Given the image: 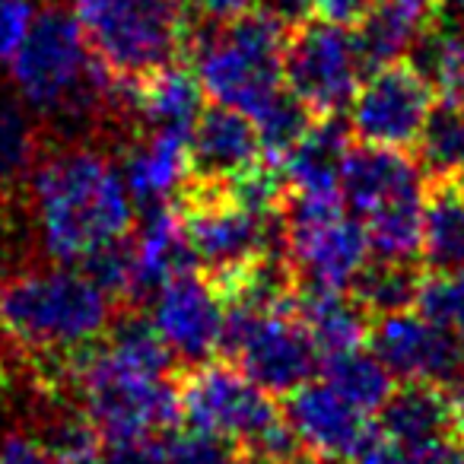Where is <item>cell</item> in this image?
Masks as SVG:
<instances>
[{
  "label": "cell",
  "mask_w": 464,
  "mask_h": 464,
  "mask_svg": "<svg viewBox=\"0 0 464 464\" xmlns=\"http://www.w3.org/2000/svg\"><path fill=\"white\" fill-rule=\"evenodd\" d=\"M451 436L464 449V385L458 388V394L451 398Z\"/></svg>",
  "instance_id": "42"
},
{
  "label": "cell",
  "mask_w": 464,
  "mask_h": 464,
  "mask_svg": "<svg viewBox=\"0 0 464 464\" xmlns=\"http://www.w3.org/2000/svg\"><path fill=\"white\" fill-rule=\"evenodd\" d=\"M293 312L309 331L318 353H343V350L366 347L372 315L360 305L350 290H322V286H296Z\"/></svg>",
  "instance_id": "23"
},
{
  "label": "cell",
  "mask_w": 464,
  "mask_h": 464,
  "mask_svg": "<svg viewBox=\"0 0 464 464\" xmlns=\"http://www.w3.org/2000/svg\"><path fill=\"white\" fill-rule=\"evenodd\" d=\"M61 382L77 394V407L96 426L102 442L166 436L181 420L179 385L172 375L140 372L118 360L105 343L80 353Z\"/></svg>",
  "instance_id": "6"
},
{
  "label": "cell",
  "mask_w": 464,
  "mask_h": 464,
  "mask_svg": "<svg viewBox=\"0 0 464 464\" xmlns=\"http://www.w3.org/2000/svg\"><path fill=\"white\" fill-rule=\"evenodd\" d=\"M284 417L303 451L324 461H350L360 442L369 436V420L356 411L328 382H305L286 394Z\"/></svg>",
  "instance_id": "16"
},
{
  "label": "cell",
  "mask_w": 464,
  "mask_h": 464,
  "mask_svg": "<svg viewBox=\"0 0 464 464\" xmlns=\"http://www.w3.org/2000/svg\"><path fill=\"white\" fill-rule=\"evenodd\" d=\"M280 464H328V461L318 455H309V451H296V455L286 458V461H280Z\"/></svg>",
  "instance_id": "44"
},
{
  "label": "cell",
  "mask_w": 464,
  "mask_h": 464,
  "mask_svg": "<svg viewBox=\"0 0 464 464\" xmlns=\"http://www.w3.org/2000/svg\"><path fill=\"white\" fill-rule=\"evenodd\" d=\"M96 61L118 80H140L181 61L191 45V0H71Z\"/></svg>",
  "instance_id": "7"
},
{
  "label": "cell",
  "mask_w": 464,
  "mask_h": 464,
  "mask_svg": "<svg viewBox=\"0 0 464 464\" xmlns=\"http://www.w3.org/2000/svg\"><path fill=\"white\" fill-rule=\"evenodd\" d=\"M413 309L464 343V271H430L420 284Z\"/></svg>",
  "instance_id": "32"
},
{
  "label": "cell",
  "mask_w": 464,
  "mask_h": 464,
  "mask_svg": "<svg viewBox=\"0 0 464 464\" xmlns=\"http://www.w3.org/2000/svg\"><path fill=\"white\" fill-rule=\"evenodd\" d=\"M436 105V90L411 61L375 67L362 77L350 102V130L360 143L392 150H413L423 134V124Z\"/></svg>",
  "instance_id": "12"
},
{
  "label": "cell",
  "mask_w": 464,
  "mask_h": 464,
  "mask_svg": "<svg viewBox=\"0 0 464 464\" xmlns=\"http://www.w3.org/2000/svg\"><path fill=\"white\" fill-rule=\"evenodd\" d=\"M290 33L258 7L198 29L191 35V54L204 96L255 121L286 90L284 52Z\"/></svg>",
  "instance_id": "4"
},
{
  "label": "cell",
  "mask_w": 464,
  "mask_h": 464,
  "mask_svg": "<svg viewBox=\"0 0 464 464\" xmlns=\"http://www.w3.org/2000/svg\"><path fill=\"white\" fill-rule=\"evenodd\" d=\"M439 14L436 0H372V7L350 26L366 73L404 61Z\"/></svg>",
  "instance_id": "20"
},
{
  "label": "cell",
  "mask_w": 464,
  "mask_h": 464,
  "mask_svg": "<svg viewBox=\"0 0 464 464\" xmlns=\"http://www.w3.org/2000/svg\"><path fill=\"white\" fill-rule=\"evenodd\" d=\"M179 404L188 430L239 445L258 464H280L303 451L274 394L255 385L229 360L188 369L179 385Z\"/></svg>",
  "instance_id": "5"
},
{
  "label": "cell",
  "mask_w": 464,
  "mask_h": 464,
  "mask_svg": "<svg viewBox=\"0 0 464 464\" xmlns=\"http://www.w3.org/2000/svg\"><path fill=\"white\" fill-rule=\"evenodd\" d=\"M118 166L134 204H172L191 181V130L143 128L124 147Z\"/></svg>",
  "instance_id": "17"
},
{
  "label": "cell",
  "mask_w": 464,
  "mask_h": 464,
  "mask_svg": "<svg viewBox=\"0 0 464 464\" xmlns=\"http://www.w3.org/2000/svg\"><path fill=\"white\" fill-rule=\"evenodd\" d=\"M322 379L328 382L334 392H341L356 411L379 413L382 404L392 398L394 375L382 366V360L369 347L343 350V353H331L322 360Z\"/></svg>",
  "instance_id": "27"
},
{
  "label": "cell",
  "mask_w": 464,
  "mask_h": 464,
  "mask_svg": "<svg viewBox=\"0 0 464 464\" xmlns=\"http://www.w3.org/2000/svg\"><path fill=\"white\" fill-rule=\"evenodd\" d=\"M366 67L350 26L309 20L286 39L284 83L312 115H341L350 109Z\"/></svg>",
  "instance_id": "11"
},
{
  "label": "cell",
  "mask_w": 464,
  "mask_h": 464,
  "mask_svg": "<svg viewBox=\"0 0 464 464\" xmlns=\"http://www.w3.org/2000/svg\"><path fill=\"white\" fill-rule=\"evenodd\" d=\"M417 160L430 179L464 185V102L439 99L417 140Z\"/></svg>",
  "instance_id": "28"
},
{
  "label": "cell",
  "mask_w": 464,
  "mask_h": 464,
  "mask_svg": "<svg viewBox=\"0 0 464 464\" xmlns=\"http://www.w3.org/2000/svg\"><path fill=\"white\" fill-rule=\"evenodd\" d=\"M286 261L296 286L350 290L372 258L362 219L343 207L341 194H286Z\"/></svg>",
  "instance_id": "9"
},
{
  "label": "cell",
  "mask_w": 464,
  "mask_h": 464,
  "mask_svg": "<svg viewBox=\"0 0 464 464\" xmlns=\"http://www.w3.org/2000/svg\"><path fill=\"white\" fill-rule=\"evenodd\" d=\"M150 322L175 362L194 369L210 362L223 347L226 303L210 277L191 267L150 296Z\"/></svg>",
  "instance_id": "13"
},
{
  "label": "cell",
  "mask_w": 464,
  "mask_h": 464,
  "mask_svg": "<svg viewBox=\"0 0 464 464\" xmlns=\"http://www.w3.org/2000/svg\"><path fill=\"white\" fill-rule=\"evenodd\" d=\"M0 464H67L39 432H10L0 439Z\"/></svg>",
  "instance_id": "35"
},
{
  "label": "cell",
  "mask_w": 464,
  "mask_h": 464,
  "mask_svg": "<svg viewBox=\"0 0 464 464\" xmlns=\"http://www.w3.org/2000/svg\"><path fill=\"white\" fill-rule=\"evenodd\" d=\"M267 160L258 128L248 115L226 105L200 109L191 124V181L223 185Z\"/></svg>",
  "instance_id": "18"
},
{
  "label": "cell",
  "mask_w": 464,
  "mask_h": 464,
  "mask_svg": "<svg viewBox=\"0 0 464 464\" xmlns=\"http://www.w3.org/2000/svg\"><path fill=\"white\" fill-rule=\"evenodd\" d=\"M26 191L42 252L58 265H83L134 229V198L121 166L90 143L42 153Z\"/></svg>",
  "instance_id": "1"
},
{
  "label": "cell",
  "mask_w": 464,
  "mask_h": 464,
  "mask_svg": "<svg viewBox=\"0 0 464 464\" xmlns=\"http://www.w3.org/2000/svg\"><path fill=\"white\" fill-rule=\"evenodd\" d=\"M118 305L77 265H35L14 274L4 286L0 328L20 353L48 369L58 385L80 353L102 343Z\"/></svg>",
  "instance_id": "3"
},
{
  "label": "cell",
  "mask_w": 464,
  "mask_h": 464,
  "mask_svg": "<svg viewBox=\"0 0 464 464\" xmlns=\"http://www.w3.org/2000/svg\"><path fill=\"white\" fill-rule=\"evenodd\" d=\"M366 347L394 375V382H430L442 388L464 385V343L426 322L417 309L375 315Z\"/></svg>",
  "instance_id": "14"
},
{
  "label": "cell",
  "mask_w": 464,
  "mask_h": 464,
  "mask_svg": "<svg viewBox=\"0 0 464 464\" xmlns=\"http://www.w3.org/2000/svg\"><path fill=\"white\" fill-rule=\"evenodd\" d=\"M439 10H445V16H464V0H436Z\"/></svg>",
  "instance_id": "43"
},
{
  "label": "cell",
  "mask_w": 464,
  "mask_h": 464,
  "mask_svg": "<svg viewBox=\"0 0 464 464\" xmlns=\"http://www.w3.org/2000/svg\"><path fill=\"white\" fill-rule=\"evenodd\" d=\"M461 102H464V99H461Z\"/></svg>",
  "instance_id": "48"
},
{
  "label": "cell",
  "mask_w": 464,
  "mask_h": 464,
  "mask_svg": "<svg viewBox=\"0 0 464 464\" xmlns=\"http://www.w3.org/2000/svg\"><path fill=\"white\" fill-rule=\"evenodd\" d=\"M4 286H7V280H4V271H0V305H4Z\"/></svg>",
  "instance_id": "47"
},
{
  "label": "cell",
  "mask_w": 464,
  "mask_h": 464,
  "mask_svg": "<svg viewBox=\"0 0 464 464\" xmlns=\"http://www.w3.org/2000/svg\"><path fill=\"white\" fill-rule=\"evenodd\" d=\"M369 7L372 0H315V16L337 26H353Z\"/></svg>",
  "instance_id": "39"
},
{
  "label": "cell",
  "mask_w": 464,
  "mask_h": 464,
  "mask_svg": "<svg viewBox=\"0 0 464 464\" xmlns=\"http://www.w3.org/2000/svg\"><path fill=\"white\" fill-rule=\"evenodd\" d=\"M350 464H407V451L398 442H392L379 426H372L360 449L350 455Z\"/></svg>",
  "instance_id": "37"
},
{
  "label": "cell",
  "mask_w": 464,
  "mask_h": 464,
  "mask_svg": "<svg viewBox=\"0 0 464 464\" xmlns=\"http://www.w3.org/2000/svg\"><path fill=\"white\" fill-rule=\"evenodd\" d=\"M423 200L388 207V210L362 219L372 258H382V261H417L420 258V242H423Z\"/></svg>",
  "instance_id": "30"
},
{
  "label": "cell",
  "mask_w": 464,
  "mask_h": 464,
  "mask_svg": "<svg viewBox=\"0 0 464 464\" xmlns=\"http://www.w3.org/2000/svg\"><path fill=\"white\" fill-rule=\"evenodd\" d=\"M420 258L430 271H464V185L432 179L423 200Z\"/></svg>",
  "instance_id": "25"
},
{
  "label": "cell",
  "mask_w": 464,
  "mask_h": 464,
  "mask_svg": "<svg viewBox=\"0 0 464 464\" xmlns=\"http://www.w3.org/2000/svg\"><path fill=\"white\" fill-rule=\"evenodd\" d=\"M255 7L271 14L286 29H296L315 16V0H255Z\"/></svg>",
  "instance_id": "38"
},
{
  "label": "cell",
  "mask_w": 464,
  "mask_h": 464,
  "mask_svg": "<svg viewBox=\"0 0 464 464\" xmlns=\"http://www.w3.org/2000/svg\"><path fill=\"white\" fill-rule=\"evenodd\" d=\"M166 449H169V464H258L239 445L198 430L169 432Z\"/></svg>",
  "instance_id": "33"
},
{
  "label": "cell",
  "mask_w": 464,
  "mask_h": 464,
  "mask_svg": "<svg viewBox=\"0 0 464 464\" xmlns=\"http://www.w3.org/2000/svg\"><path fill=\"white\" fill-rule=\"evenodd\" d=\"M350 124L341 115H318L299 143L277 162L293 194H341V166L350 153Z\"/></svg>",
  "instance_id": "22"
},
{
  "label": "cell",
  "mask_w": 464,
  "mask_h": 464,
  "mask_svg": "<svg viewBox=\"0 0 464 464\" xmlns=\"http://www.w3.org/2000/svg\"><path fill=\"white\" fill-rule=\"evenodd\" d=\"M379 430L404 451L451 436V398L442 385L401 382L379 411Z\"/></svg>",
  "instance_id": "24"
},
{
  "label": "cell",
  "mask_w": 464,
  "mask_h": 464,
  "mask_svg": "<svg viewBox=\"0 0 464 464\" xmlns=\"http://www.w3.org/2000/svg\"><path fill=\"white\" fill-rule=\"evenodd\" d=\"M96 464H169L166 436L128 439V442H105Z\"/></svg>",
  "instance_id": "34"
},
{
  "label": "cell",
  "mask_w": 464,
  "mask_h": 464,
  "mask_svg": "<svg viewBox=\"0 0 464 464\" xmlns=\"http://www.w3.org/2000/svg\"><path fill=\"white\" fill-rule=\"evenodd\" d=\"M451 23H455V29H458V35H461V42H464V16H449Z\"/></svg>",
  "instance_id": "46"
},
{
  "label": "cell",
  "mask_w": 464,
  "mask_h": 464,
  "mask_svg": "<svg viewBox=\"0 0 464 464\" xmlns=\"http://www.w3.org/2000/svg\"><path fill=\"white\" fill-rule=\"evenodd\" d=\"M42 153L39 115L23 99L0 96V194L26 188Z\"/></svg>",
  "instance_id": "26"
},
{
  "label": "cell",
  "mask_w": 464,
  "mask_h": 464,
  "mask_svg": "<svg viewBox=\"0 0 464 464\" xmlns=\"http://www.w3.org/2000/svg\"><path fill=\"white\" fill-rule=\"evenodd\" d=\"M191 7H198L207 16V23H226L248 14L255 7V0H191Z\"/></svg>",
  "instance_id": "41"
},
{
  "label": "cell",
  "mask_w": 464,
  "mask_h": 464,
  "mask_svg": "<svg viewBox=\"0 0 464 464\" xmlns=\"http://www.w3.org/2000/svg\"><path fill=\"white\" fill-rule=\"evenodd\" d=\"M219 353L258 388L280 398L312 382L322 369V353L293 309H252L242 303H226Z\"/></svg>",
  "instance_id": "10"
},
{
  "label": "cell",
  "mask_w": 464,
  "mask_h": 464,
  "mask_svg": "<svg viewBox=\"0 0 464 464\" xmlns=\"http://www.w3.org/2000/svg\"><path fill=\"white\" fill-rule=\"evenodd\" d=\"M14 96L39 118L99 128L128 115V80L109 73L92 54L71 7L35 10L26 39L7 61Z\"/></svg>",
  "instance_id": "2"
},
{
  "label": "cell",
  "mask_w": 464,
  "mask_h": 464,
  "mask_svg": "<svg viewBox=\"0 0 464 464\" xmlns=\"http://www.w3.org/2000/svg\"><path fill=\"white\" fill-rule=\"evenodd\" d=\"M423 284L417 261H382L369 258V265L353 280L350 293L360 299L369 315H392L417 305V293Z\"/></svg>",
  "instance_id": "29"
},
{
  "label": "cell",
  "mask_w": 464,
  "mask_h": 464,
  "mask_svg": "<svg viewBox=\"0 0 464 464\" xmlns=\"http://www.w3.org/2000/svg\"><path fill=\"white\" fill-rule=\"evenodd\" d=\"M130 252H134V305L147 303L175 274L198 267L175 204L143 207L140 219L130 229Z\"/></svg>",
  "instance_id": "19"
},
{
  "label": "cell",
  "mask_w": 464,
  "mask_h": 464,
  "mask_svg": "<svg viewBox=\"0 0 464 464\" xmlns=\"http://www.w3.org/2000/svg\"><path fill=\"white\" fill-rule=\"evenodd\" d=\"M35 10L33 0H0V64H7L26 39Z\"/></svg>",
  "instance_id": "36"
},
{
  "label": "cell",
  "mask_w": 464,
  "mask_h": 464,
  "mask_svg": "<svg viewBox=\"0 0 464 464\" xmlns=\"http://www.w3.org/2000/svg\"><path fill=\"white\" fill-rule=\"evenodd\" d=\"M4 392H7V360L0 353V401H4Z\"/></svg>",
  "instance_id": "45"
},
{
  "label": "cell",
  "mask_w": 464,
  "mask_h": 464,
  "mask_svg": "<svg viewBox=\"0 0 464 464\" xmlns=\"http://www.w3.org/2000/svg\"><path fill=\"white\" fill-rule=\"evenodd\" d=\"M423 175L420 160H413L407 150L360 143V147H350L343 160L337 191L356 219H369L388 207L423 200Z\"/></svg>",
  "instance_id": "15"
},
{
  "label": "cell",
  "mask_w": 464,
  "mask_h": 464,
  "mask_svg": "<svg viewBox=\"0 0 464 464\" xmlns=\"http://www.w3.org/2000/svg\"><path fill=\"white\" fill-rule=\"evenodd\" d=\"M407 464H464V449L455 442V436H449L407 451Z\"/></svg>",
  "instance_id": "40"
},
{
  "label": "cell",
  "mask_w": 464,
  "mask_h": 464,
  "mask_svg": "<svg viewBox=\"0 0 464 464\" xmlns=\"http://www.w3.org/2000/svg\"><path fill=\"white\" fill-rule=\"evenodd\" d=\"M204 109V90L194 73L181 61L166 64L128 83V115L140 121V128H181L191 130Z\"/></svg>",
  "instance_id": "21"
},
{
  "label": "cell",
  "mask_w": 464,
  "mask_h": 464,
  "mask_svg": "<svg viewBox=\"0 0 464 464\" xmlns=\"http://www.w3.org/2000/svg\"><path fill=\"white\" fill-rule=\"evenodd\" d=\"M172 204L194 265L210 280L232 277L267 255H286L284 210L258 213L210 181H188Z\"/></svg>",
  "instance_id": "8"
},
{
  "label": "cell",
  "mask_w": 464,
  "mask_h": 464,
  "mask_svg": "<svg viewBox=\"0 0 464 464\" xmlns=\"http://www.w3.org/2000/svg\"><path fill=\"white\" fill-rule=\"evenodd\" d=\"M315 121L309 109L293 96L290 90H284L258 118H255V128H258L261 150L271 162H280L293 147L299 143V137L309 130V124Z\"/></svg>",
  "instance_id": "31"
}]
</instances>
